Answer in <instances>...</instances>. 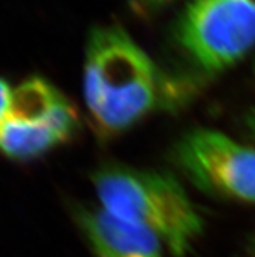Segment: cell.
<instances>
[{"mask_svg": "<svg viewBox=\"0 0 255 257\" xmlns=\"http://www.w3.org/2000/svg\"><path fill=\"white\" fill-rule=\"evenodd\" d=\"M160 72L145 50L119 25L97 26L87 39L84 97L98 134L112 137L155 110Z\"/></svg>", "mask_w": 255, "mask_h": 257, "instance_id": "cell-1", "label": "cell"}, {"mask_svg": "<svg viewBox=\"0 0 255 257\" xmlns=\"http://www.w3.org/2000/svg\"><path fill=\"white\" fill-rule=\"evenodd\" d=\"M93 182L104 210L154 234L173 256H185L202 234V217L169 174L106 166Z\"/></svg>", "mask_w": 255, "mask_h": 257, "instance_id": "cell-2", "label": "cell"}, {"mask_svg": "<svg viewBox=\"0 0 255 257\" xmlns=\"http://www.w3.org/2000/svg\"><path fill=\"white\" fill-rule=\"evenodd\" d=\"M174 38L202 71L229 68L255 49V0H189Z\"/></svg>", "mask_w": 255, "mask_h": 257, "instance_id": "cell-3", "label": "cell"}, {"mask_svg": "<svg viewBox=\"0 0 255 257\" xmlns=\"http://www.w3.org/2000/svg\"><path fill=\"white\" fill-rule=\"evenodd\" d=\"M77 110L56 86L39 76L13 89L12 104L0 132V152L28 162L45 156L75 136Z\"/></svg>", "mask_w": 255, "mask_h": 257, "instance_id": "cell-4", "label": "cell"}, {"mask_svg": "<svg viewBox=\"0 0 255 257\" xmlns=\"http://www.w3.org/2000/svg\"><path fill=\"white\" fill-rule=\"evenodd\" d=\"M176 158L195 186L255 204V149L212 130H195L177 144Z\"/></svg>", "mask_w": 255, "mask_h": 257, "instance_id": "cell-5", "label": "cell"}, {"mask_svg": "<svg viewBox=\"0 0 255 257\" xmlns=\"http://www.w3.org/2000/svg\"><path fill=\"white\" fill-rule=\"evenodd\" d=\"M78 222L97 257H163L162 241L155 235L102 206L82 209Z\"/></svg>", "mask_w": 255, "mask_h": 257, "instance_id": "cell-6", "label": "cell"}, {"mask_svg": "<svg viewBox=\"0 0 255 257\" xmlns=\"http://www.w3.org/2000/svg\"><path fill=\"white\" fill-rule=\"evenodd\" d=\"M13 89L8 84L6 78L0 76V132L10 114L11 104H12Z\"/></svg>", "mask_w": 255, "mask_h": 257, "instance_id": "cell-7", "label": "cell"}, {"mask_svg": "<svg viewBox=\"0 0 255 257\" xmlns=\"http://www.w3.org/2000/svg\"><path fill=\"white\" fill-rule=\"evenodd\" d=\"M133 7L142 12H150V11H156L167 4L172 3L173 0H129Z\"/></svg>", "mask_w": 255, "mask_h": 257, "instance_id": "cell-8", "label": "cell"}, {"mask_svg": "<svg viewBox=\"0 0 255 257\" xmlns=\"http://www.w3.org/2000/svg\"><path fill=\"white\" fill-rule=\"evenodd\" d=\"M245 123L246 125H247V128H249L250 134H251L252 137L255 139V108H251V110L247 112V115H246L245 117Z\"/></svg>", "mask_w": 255, "mask_h": 257, "instance_id": "cell-9", "label": "cell"}, {"mask_svg": "<svg viewBox=\"0 0 255 257\" xmlns=\"http://www.w3.org/2000/svg\"><path fill=\"white\" fill-rule=\"evenodd\" d=\"M254 72H255V67H254Z\"/></svg>", "mask_w": 255, "mask_h": 257, "instance_id": "cell-10", "label": "cell"}]
</instances>
